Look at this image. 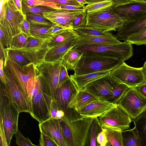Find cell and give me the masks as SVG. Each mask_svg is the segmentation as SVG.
I'll use <instances>...</instances> for the list:
<instances>
[{"instance_id":"obj_23","label":"cell","mask_w":146,"mask_h":146,"mask_svg":"<svg viewBox=\"0 0 146 146\" xmlns=\"http://www.w3.org/2000/svg\"><path fill=\"white\" fill-rule=\"evenodd\" d=\"M77 38L63 42L49 49L46 54L45 61L54 62L62 60L66 52L70 48L74 47L75 42Z\"/></svg>"},{"instance_id":"obj_61","label":"cell","mask_w":146,"mask_h":146,"mask_svg":"<svg viewBox=\"0 0 146 146\" xmlns=\"http://www.w3.org/2000/svg\"><path fill=\"white\" fill-rule=\"evenodd\" d=\"M79 3L82 5H84L85 4H87L85 0H76Z\"/></svg>"},{"instance_id":"obj_60","label":"cell","mask_w":146,"mask_h":146,"mask_svg":"<svg viewBox=\"0 0 146 146\" xmlns=\"http://www.w3.org/2000/svg\"><path fill=\"white\" fill-rule=\"evenodd\" d=\"M4 48L0 45V59L4 58Z\"/></svg>"},{"instance_id":"obj_12","label":"cell","mask_w":146,"mask_h":146,"mask_svg":"<svg viewBox=\"0 0 146 146\" xmlns=\"http://www.w3.org/2000/svg\"><path fill=\"white\" fill-rule=\"evenodd\" d=\"M6 84L4 88L11 101L20 113H30L31 104L21 88L8 70L4 67Z\"/></svg>"},{"instance_id":"obj_54","label":"cell","mask_w":146,"mask_h":146,"mask_svg":"<svg viewBox=\"0 0 146 146\" xmlns=\"http://www.w3.org/2000/svg\"><path fill=\"white\" fill-rule=\"evenodd\" d=\"M0 78L1 82L6 85V82L4 71V58L0 59Z\"/></svg>"},{"instance_id":"obj_8","label":"cell","mask_w":146,"mask_h":146,"mask_svg":"<svg viewBox=\"0 0 146 146\" xmlns=\"http://www.w3.org/2000/svg\"><path fill=\"white\" fill-rule=\"evenodd\" d=\"M86 26L103 32L117 31L123 25L111 7L92 13H87Z\"/></svg>"},{"instance_id":"obj_7","label":"cell","mask_w":146,"mask_h":146,"mask_svg":"<svg viewBox=\"0 0 146 146\" xmlns=\"http://www.w3.org/2000/svg\"><path fill=\"white\" fill-rule=\"evenodd\" d=\"M78 89L70 77L56 89L53 98L64 113L63 119L68 121H75L83 117L75 110L69 108L68 105Z\"/></svg>"},{"instance_id":"obj_50","label":"cell","mask_w":146,"mask_h":146,"mask_svg":"<svg viewBox=\"0 0 146 146\" xmlns=\"http://www.w3.org/2000/svg\"><path fill=\"white\" fill-rule=\"evenodd\" d=\"M70 28L71 27L67 28L60 25L54 24L48 29V32L53 35L59 33L65 29Z\"/></svg>"},{"instance_id":"obj_55","label":"cell","mask_w":146,"mask_h":146,"mask_svg":"<svg viewBox=\"0 0 146 146\" xmlns=\"http://www.w3.org/2000/svg\"><path fill=\"white\" fill-rule=\"evenodd\" d=\"M136 88L146 98V81L136 87Z\"/></svg>"},{"instance_id":"obj_48","label":"cell","mask_w":146,"mask_h":146,"mask_svg":"<svg viewBox=\"0 0 146 146\" xmlns=\"http://www.w3.org/2000/svg\"><path fill=\"white\" fill-rule=\"evenodd\" d=\"M97 146H106L109 143L104 132L102 130L98 135L96 138Z\"/></svg>"},{"instance_id":"obj_15","label":"cell","mask_w":146,"mask_h":146,"mask_svg":"<svg viewBox=\"0 0 146 146\" xmlns=\"http://www.w3.org/2000/svg\"><path fill=\"white\" fill-rule=\"evenodd\" d=\"M111 7L123 22L136 19L146 15V0H133L115 7Z\"/></svg>"},{"instance_id":"obj_38","label":"cell","mask_w":146,"mask_h":146,"mask_svg":"<svg viewBox=\"0 0 146 146\" xmlns=\"http://www.w3.org/2000/svg\"><path fill=\"white\" fill-rule=\"evenodd\" d=\"M124 41L137 45H146V28L130 35Z\"/></svg>"},{"instance_id":"obj_59","label":"cell","mask_w":146,"mask_h":146,"mask_svg":"<svg viewBox=\"0 0 146 146\" xmlns=\"http://www.w3.org/2000/svg\"><path fill=\"white\" fill-rule=\"evenodd\" d=\"M107 0H85L87 4Z\"/></svg>"},{"instance_id":"obj_45","label":"cell","mask_w":146,"mask_h":146,"mask_svg":"<svg viewBox=\"0 0 146 146\" xmlns=\"http://www.w3.org/2000/svg\"><path fill=\"white\" fill-rule=\"evenodd\" d=\"M47 40H44L31 36L28 37L27 44L25 48H29L40 46L45 43Z\"/></svg>"},{"instance_id":"obj_53","label":"cell","mask_w":146,"mask_h":146,"mask_svg":"<svg viewBox=\"0 0 146 146\" xmlns=\"http://www.w3.org/2000/svg\"><path fill=\"white\" fill-rule=\"evenodd\" d=\"M57 6L60 9H65L71 10H85V6H74L70 5H57Z\"/></svg>"},{"instance_id":"obj_18","label":"cell","mask_w":146,"mask_h":146,"mask_svg":"<svg viewBox=\"0 0 146 146\" xmlns=\"http://www.w3.org/2000/svg\"><path fill=\"white\" fill-rule=\"evenodd\" d=\"M86 11L58 8L44 13L43 15L44 17L54 24L72 28L71 24L73 20L82 13Z\"/></svg>"},{"instance_id":"obj_29","label":"cell","mask_w":146,"mask_h":146,"mask_svg":"<svg viewBox=\"0 0 146 146\" xmlns=\"http://www.w3.org/2000/svg\"><path fill=\"white\" fill-rule=\"evenodd\" d=\"M102 130L98 117H95L92 122L88 131L84 146H97L96 138Z\"/></svg>"},{"instance_id":"obj_13","label":"cell","mask_w":146,"mask_h":146,"mask_svg":"<svg viewBox=\"0 0 146 146\" xmlns=\"http://www.w3.org/2000/svg\"><path fill=\"white\" fill-rule=\"evenodd\" d=\"M101 126H107L122 131L129 128L132 120L118 104L99 117Z\"/></svg>"},{"instance_id":"obj_58","label":"cell","mask_w":146,"mask_h":146,"mask_svg":"<svg viewBox=\"0 0 146 146\" xmlns=\"http://www.w3.org/2000/svg\"><path fill=\"white\" fill-rule=\"evenodd\" d=\"M17 8L21 11H22V9L21 0H13Z\"/></svg>"},{"instance_id":"obj_24","label":"cell","mask_w":146,"mask_h":146,"mask_svg":"<svg viewBox=\"0 0 146 146\" xmlns=\"http://www.w3.org/2000/svg\"><path fill=\"white\" fill-rule=\"evenodd\" d=\"M98 99H99L91 92L84 89L78 91L74 95L68 107L78 112L84 107Z\"/></svg>"},{"instance_id":"obj_35","label":"cell","mask_w":146,"mask_h":146,"mask_svg":"<svg viewBox=\"0 0 146 146\" xmlns=\"http://www.w3.org/2000/svg\"><path fill=\"white\" fill-rule=\"evenodd\" d=\"M29 36L24 33L20 32L13 37L9 48L15 49L25 48Z\"/></svg>"},{"instance_id":"obj_22","label":"cell","mask_w":146,"mask_h":146,"mask_svg":"<svg viewBox=\"0 0 146 146\" xmlns=\"http://www.w3.org/2000/svg\"><path fill=\"white\" fill-rule=\"evenodd\" d=\"M47 44V40L46 42L40 46L15 50H17L23 54L37 67L45 61L46 54L49 49Z\"/></svg>"},{"instance_id":"obj_9","label":"cell","mask_w":146,"mask_h":146,"mask_svg":"<svg viewBox=\"0 0 146 146\" xmlns=\"http://www.w3.org/2000/svg\"><path fill=\"white\" fill-rule=\"evenodd\" d=\"M4 53V67L9 72L30 104L27 83L30 79L39 74L37 67L32 63L23 67H21L10 59L5 48Z\"/></svg>"},{"instance_id":"obj_3","label":"cell","mask_w":146,"mask_h":146,"mask_svg":"<svg viewBox=\"0 0 146 146\" xmlns=\"http://www.w3.org/2000/svg\"><path fill=\"white\" fill-rule=\"evenodd\" d=\"M0 26L7 36L9 46L13 37L20 32L19 26L26 17L13 0H0Z\"/></svg>"},{"instance_id":"obj_62","label":"cell","mask_w":146,"mask_h":146,"mask_svg":"<svg viewBox=\"0 0 146 146\" xmlns=\"http://www.w3.org/2000/svg\"><path fill=\"white\" fill-rule=\"evenodd\" d=\"M142 67L146 78V61L144 62Z\"/></svg>"},{"instance_id":"obj_32","label":"cell","mask_w":146,"mask_h":146,"mask_svg":"<svg viewBox=\"0 0 146 146\" xmlns=\"http://www.w3.org/2000/svg\"><path fill=\"white\" fill-rule=\"evenodd\" d=\"M25 15L27 20L29 23L30 27L50 28L54 25L43 16L34 14Z\"/></svg>"},{"instance_id":"obj_52","label":"cell","mask_w":146,"mask_h":146,"mask_svg":"<svg viewBox=\"0 0 146 146\" xmlns=\"http://www.w3.org/2000/svg\"><path fill=\"white\" fill-rule=\"evenodd\" d=\"M60 109L54 98H53L50 109V117L57 118L56 113L58 110Z\"/></svg>"},{"instance_id":"obj_4","label":"cell","mask_w":146,"mask_h":146,"mask_svg":"<svg viewBox=\"0 0 146 146\" xmlns=\"http://www.w3.org/2000/svg\"><path fill=\"white\" fill-rule=\"evenodd\" d=\"M38 77L39 87L36 94L31 101L29 113L40 123L51 117L50 111L53 97L47 82L39 74Z\"/></svg>"},{"instance_id":"obj_37","label":"cell","mask_w":146,"mask_h":146,"mask_svg":"<svg viewBox=\"0 0 146 146\" xmlns=\"http://www.w3.org/2000/svg\"><path fill=\"white\" fill-rule=\"evenodd\" d=\"M129 88L120 83L114 88L109 102L114 104H118L119 101Z\"/></svg>"},{"instance_id":"obj_56","label":"cell","mask_w":146,"mask_h":146,"mask_svg":"<svg viewBox=\"0 0 146 146\" xmlns=\"http://www.w3.org/2000/svg\"><path fill=\"white\" fill-rule=\"evenodd\" d=\"M113 4L112 7H115L131 1L133 0H111Z\"/></svg>"},{"instance_id":"obj_40","label":"cell","mask_w":146,"mask_h":146,"mask_svg":"<svg viewBox=\"0 0 146 146\" xmlns=\"http://www.w3.org/2000/svg\"><path fill=\"white\" fill-rule=\"evenodd\" d=\"M73 29L78 32L79 34L84 35L104 36L111 35L112 34L110 32H103L86 25L74 28Z\"/></svg>"},{"instance_id":"obj_49","label":"cell","mask_w":146,"mask_h":146,"mask_svg":"<svg viewBox=\"0 0 146 146\" xmlns=\"http://www.w3.org/2000/svg\"><path fill=\"white\" fill-rule=\"evenodd\" d=\"M30 26L29 23L25 18L19 26L20 32H23L29 36L30 35Z\"/></svg>"},{"instance_id":"obj_47","label":"cell","mask_w":146,"mask_h":146,"mask_svg":"<svg viewBox=\"0 0 146 146\" xmlns=\"http://www.w3.org/2000/svg\"><path fill=\"white\" fill-rule=\"evenodd\" d=\"M69 77L67 72V70L65 66L62 62L60 68L59 83L58 87L60 86Z\"/></svg>"},{"instance_id":"obj_5","label":"cell","mask_w":146,"mask_h":146,"mask_svg":"<svg viewBox=\"0 0 146 146\" xmlns=\"http://www.w3.org/2000/svg\"><path fill=\"white\" fill-rule=\"evenodd\" d=\"M75 47L82 52L120 59L124 61L133 54L132 44L125 41L119 44H91Z\"/></svg>"},{"instance_id":"obj_28","label":"cell","mask_w":146,"mask_h":146,"mask_svg":"<svg viewBox=\"0 0 146 146\" xmlns=\"http://www.w3.org/2000/svg\"><path fill=\"white\" fill-rule=\"evenodd\" d=\"M108 142L113 146H123L122 131L119 129L107 126H101Z\"/></svg>"},{"instance_id":"obj_44","label":"cell","mask_w":146,"mask_h":146,"mask_svg":"<svg viewBox=\"0 0 146 146\" xmlns=\"http://www.w3.org/2000/svg\"><path fill=\"white\" fill-rule=\"evenodd\" d=\"M39 145L41 146H58L56 142L44 133L40 132Z\"/></svg>"},{"instance_id":"obj_43","label":"cell","mask_w":146,"mask_h":146,"mask_svg":"<svg viewBox=\"0 0 146 146\" xmlns=\"http://www.w3.org/2000/svg\"><path fill=\"white\" fill-rule=\"evenodd\" d=\"M26 5L30 7L39 6H48L59 8L57 6V4L54 3L47 2L40 0H21Z\"/></svg>"},{"instance_id":"obj_46","label":"cell","mask_w":146,"mask_h":146,"mask_svg":"<svg viewBox=\"0 0 146 146\" xmlns=\"http://www.w3.org/2000/svg\"><path fill=\"white\" fill-rule=\"evenodd\" d=\"M45 2L54 3L57 5L82 6L76 0H40Z\"/></svg>"},{"instance_id":"obj_17","label":"cell","mask_w":146,"mask_h":146,"mask_svg":"<svg viewBox=\"0 0 146 146\" xmlns=\"http://www.w3.org/2000/svg\"><path fill=\"white\" fill-rule=\"evenodd\" d=\"M38 125L40 132L53 139L58 146H68L59 119L50 117Z\"/></svg>"},{"instance_id":"obj_2","label":"cell","mask_w":146,"mask_h":146,"mask_svg":"<svg viewBox=\"0 0 146 146\" xmlns=\"http://www.w3.org/2000/svg\"><path fill=\"white\" fill-rule=\"evenodd\" d=\"M124 62L120 59L83 52L74 69V74L82 75L106 70L111 71Z\"/></svg>"},{"instance_id":"obj_6","label":"cell","mask_w":146,"mask_h":146,"mask_svg":"<svg viewBox=\"0 0 146 146\" xmlns=\"http://www.w3.org/2000/svg\"><path fill=\"white\" fill-rule=\"evenodd\" d=\"M95 117H84L71 121L59 119L68 146H84L88 129Z\"/></svg>"},{"instance_id":"obj_1","label":"cell","mask_w":146,"mask_h":146,"mask_svg":"<svg viewBox=\"0 0 146 146\" xmlns=\"http://www.w3.org/2000/svg\"><path fill=\"white\" fill-rule=\"evenodd\" d=\"M19 110L1 84L0 89V146H9L18 129Z\"/></svg>"},{"instance_id":"obj_21","label":"cell","mask_w":146,"mask_h":146,"mask_svg":"<svg viewBox=\"0 0 146 146\" xmlns=\"http://www.w3.org/2000/svg\"><path fill=\"white\" fill-rule=\"evenodd\" d=\"M122 42L112 34L104 36H94L79 34L76 39L74 47L91 44H117Z\"/></svg>"},{"instance_id":"obj_39","label":"cell","mask_w":146,"mask_h":146,"mask_svg":"<svg viewBox=\"0 0 146 146\" xmlns=\"http://www.w3.org/2000/svg\"><path fill=\"white\" fill-rule=\"evenodd\" d=\"M49 28L44 27H30V35L34 37L44 40L51 38L53 35L48 33Z\"/></svg>"},{"instance_id":"obj_26","label":"cell","mask_w":146,"mask_h":146,"mask_svg":"<svg viewBox=\"0 0 146 146\" xmlns=\"http://www.w3.org/2000/svg\"><path fill=\"white\" fill-rule=\"evenodd\" d=\"M79 34L72 28H70L65 29L59 33L53 35L47 40V46L50 49L63 42L77 38Z\"/></svg>"},{"instance_id":"obj_10","label":"cell","mask_w":146,"mask_h":146,"mask_svg":"<svg viewBox=\"0 0 146 146\" xmlns=\"http://www.w3.org/2000/svg\"><path fill=\"white\" fill-rule=\"evenodd\" d=\"M109 74L129 88H136L146 81L143 67H132L124 62L110 71Z\"/></svg>"},{"instance_id":"obj_42","label":"cell","mask_w":146,"mask_h":146,"mask_svg":"<svg viewBox=\"0 0 146 146\" xmlns=\"http://www.w3.org/2000/svg\"><path fill=\"white\" fill-rule=\"evenodd\" d=\"M87 12L82 13L72 21L71 27L73 29L85 26L86 24Z\"/></svg>"},{"instance_id":"obj_19","label":"cell","mask_w":146,"mask_h":146,"mask_svg":"<svg viewBox=\"0 0 146 146\" xmlns=\"http://www.w3.org/2000/svg\"><path fill=\"white\" fill-rule=\"evenodd\" d=\"M146 28V15L136 19L123 22L117 30L115 36L119 40L125 41L130 35Z\"/></svg>"},{"instance_id":"obj_51","label":"cell","mask_w":146,"mask_h":146,"mask_svg":"<svg viewBox=\"0 0 146 146\" xmlns=\"http://www.w3.org/2000/svg\"><path fill=\"white\" fill-rule=\"evenodd\" d=\"M0 45L4 48H9V44L7 36L1 26H0Z\"/></svg>"},{"instance_id":"obj_63","label":"cell","mask_w":146,"mask_h":146,"mask_svg":"<svg viewBox=\"0 0 146 146\" xmlns=\"http://www.w3.org/2000/svg\"><path fill=\"white\" fill-rule=\"evenodd\" d=\"M9 0H4V1H8Z\"/></svg>"},{"instance_id":"obj_14","label":"cell","mask_w":146,"mask_h":146,"mask_svg":"<svg viewBox=\"0 0 146 146\" xmlns=\"http://www.w3.org/2000/svg\"><path fill=\"white\" fill-rule=\"evenodd\" d=\"M120 83L109 74L90 83L84 89L99 99L109 101L114 88Z\"/></svg>"},{"instance_id":"obj_16","label":"cell","mask_w":146,"mask_h":146,"mask_svg":"<svg viewBox=\"0 0 146 146\" xmlns=\"http://www.w3.org/2000/svg\"><path fill=\"white\" fill-rule=\"evenodd\" d=\"M62 60L54 62L44 61L37 67L39 74L45 80L50 88L52 97L59 83L60 68Z\"/></svg>"},{"instance_id":"obj_41","label":"cell","mask_w":146,"mask_h":146,"mask_svg":"<svg viewBox=\"0 0 146 146\" xmlns=\"http://www.w3.org/2000/svg\"><path fill=\"white\" fill-rule=\"evenodd\" d=\"M16 138V143L19 146H36L33 144L28 138H26L22 134L18 129L17 131L15 133Z\"/></svg>"},{"instance_id":"obj_11","label":"cell","mask_w":146,"mask_h":146,"mask_svg":"<svg viewBox=\"0 0 146 146\" xmlns=\"http://www.w3.org/2000/svg\"><path fill=\"white\" fill-rule=\"evenodd\" d=\"M118 104L133 119L146 110V98L136 88H129Z\"/></svg>"},{"instance_id":"obj_20","label":"cell","mask_w":146,"mask_h":146,"mask_svg":"<svg viewBox=\"0 0 146 146\" xmlns=\"http://www.w3.org/2000/svg\"><path fill=\"white\" fill-rule=\"evenodd\" d=\"M109 101L98 99L80 109L79 114L84 117H98L116 104Z\"/></svg>"},{"instance_id":"obj_34","label":"cell","mask_w":146,"mask_h":146,"mask_svg":"<svg viewBox=\"0 0 146 146\" xmlns=\"http://www.w3.org/2000/svg\"><path fill=\"white\" fill-rule=\"evenodd\" d=\"M5 49L10 59L20 66L23 67L32 63L25 56L17 50L9 48Z\"/></svg>"},{"instance_id":"obj_30","label":"cell","mask_w":146,"mask_h":146,"mask_svg":"<svg viewBox=\"0 0 146 146\" xmlns=\"http://www.w3.org/2000/svg\"><path fill=\"white\" fill-rule=\"evenodd\" d=\"M122 135L123 146H142L141 139L135 126L133 129L122 131Z\"/></svg>"},{"instance_id":"obj_57","label":"cell","mask_w":146,"mask_h":146,"mask_svg":"<svg viewBox=\"0 0 146 146\" xmlns=\"http://www.w3.org/2000/svg\"><path fill=\"white\" fill-rule=\"evenodd\" d=\"M64 117V113L61 109H59L57 112L56 117L58 119H63Z\"/></svg>"},{"instance_id":"obj_36","label":"cell","mask_w":146,"mask_h":146,"mask_svg":"<svg viewBox=\"0 0 146 146\" xmlns=\"http://www.w3.org/2000/svg\"><path fill=\"white\" fill-rule=\"evenodd\" d=\"M111 0H107L88 4L85 6L87 13L90 14L99 12L112 6Z\"/></svg>"},{"instance_id":"obj_31","label":"cell","mask_w":146,"mask_h":146,"mask_svg":"<svg viewBox=\"0 0 146 146\" xmlns=\"http://www.w3.org/2000/svg\"><path fill=\"white\" fill-rule=\"evenodd\" d=\"M132 120L138 132L142 146H146V109Z\"/></svg>"},{"instance_id":"obj_25","label":"cell","mask_w":146,"mask_h":146,"mask_svg":"<svg viewBox=\"0 0 146 146\" xmlns=\"http://www.w3.org/2000/svg\"><path fill=\"white\" fill-rule=\"evenodd\" d=\"M110 70H106L82 75L74 74L70 77L76 85L78 91L84 90L89 84L109 74Z\"/></svg>"},{"instance_id":"obj_33","label":"cell","mask_w":146,"mask_h":146,"mask_svg":"<svg viewBox=\"0 0 146 146\" xmlns=\"http://www.w3.org/2000/svg\"><path fill=\"white\" fill-rule=\"evenodd\" d=\"M22 9L23 13L25 14H34L43 16V13L54 10L58 8L51 6L42 5L30 7L25 4L21 0Z\"/></svg>"},{"instance_id":"obj_27","label":"cell","mask_w":146,"mask_h":146,"mask_svg":"<svg viewBox=\"0 0 146 146\" xmlns=\"http://www.w3.org/2000/svg\"><path fill=\"white\" fill-rule=\"evenodd\" d=\"M83 54V52L75 47L70 48L65 54L62 59V63L67 69L73 70Z\"/></svg>"}]
</instances>
